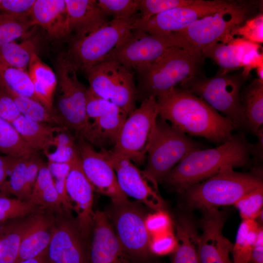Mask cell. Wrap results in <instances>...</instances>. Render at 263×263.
Returning <instances> with one entry per match:
<instances>
[{"label": "cell", "mask_w": 263, "mask_h": 263, "mask_svg": "<svg viewBox=\"0 0 263 263\" xmlns=\"http://www.w3.org/2000/svg\"><path fill=\"white\" fill-rule=\"evenodd\" d=\"M156 101L158 116L190 136L219 145L233 134L235 128L228 118L187 90L172 88L157 96Z\"/></svg>", "instance_id": "cell-1"}, {"label": "cell", "mask_w": 263, "mask_h": 263, "mask_svg": "<svg viewBox=\"0 0 263 263\" xmlns=\"http://www.w3.org/2000/svg\"><path fill=\"white\" fill-rule=\"evenodd\" d=\"M255 157V145L244 134L232 136L218 147L190 152L162 180L178 192L202 182L226 167H246Z\"/></svg>", "instance_id": "cell-2"}, {"label": "cell", "mask_w": 263, "mask_h": 263, "mask_svg": "<svg viewBox=\"0 0 263 263\" xmlns=\"http://www.w3.org/2000/svg\"><path fill=\"white\" fill-rule=\"evenodd\" d=\"M204 57L194 48H169L153 63L136 72V98L142 101L160 94L198 76Z\"/></svg>", "instance_id": "cell-3"}, {"label": "cell", "mask_w": 263, "mask_h": 263, "mask_svg": "<svg viewBox=\"0 0 263 263\" xmlns=\"http://www.w3.org/2000/svg\"><path fill=\"white\" fill-rule=\"evenodd\" d=\"M261 188L263 179L258 169L241 172L229 167L183 193L188 207L203 210L234 205L245 195Z\"/></svg>", "instance_id": "cell-4"}, {"label": "cell", "mask_w": 263, "mask_h": 263, "mask_svg": "<svg viewBox=\"0 0 263 263\" xmlns=\"http://www.w3.org/2000/svg\"><path fill=\"white\" fill-rule=\"evenodd\" d=\"M56 76L60 94L56 109L65 127L75 135L97 146L86 110L87 89L78 80L76 70L65 54L59 56L56 63Z\"/></svg>", "instance_id": "cell-5"}, {"label": "cell", "mask_w": 263, "mask_h": 263, "mask_svg": "<svg viewBox=\"0 0 263 263\" xmlns=\"http://www.w3.org/2000/svg\"><path fill=\"white\" fill-rule=\"evenodd\" d=\"M246 79L242 73L224 74L218 72L211 77L195 76L180 85L222 113L235 129L245 125L241 93Z\"/></svg>", "instance_id": "cell-6"}, {"label": "cell", "mask_w": 263, "mask_h": 263, "mask_svg": "<svg viewBox=\"0 0 263 263\" xmlns=\"http://www.w3.org/2000/svg\"><path fill=\"white\" fill-rule=\"evenodd\" d=\"M199 149L198 142L158 116L143 172L157 183L162 181L187 155Z\"/></svg>", "instance_id": "cell-7"}, {"label": "cell", "mask_w": 263, "mask_h": 263, "mask_svg": "<svg viewBox=\"0 0 263 263\" xmlns=\"http://www.w3.org/2000/svg\"><path fill=\"white\" fill-rule=\"evenodd\" d=\"M138 17L113 19L88 36L72 41L65 54L67 59L76 71H84L102 62L134 29Z\"/></svg>", "instance_id": "cell-8"}, {"label": "cell", "mask_w": 263, "mask_h": 263, "mask_svg": "<svg viewBox=\"0 0 263 263\" xmlns=\"http://www.w3.org/2000/svg\"><path fill=\"white\" fill-rule=\"evenodd\" d=\"M105 213L132 263H146L150 261L152 254L151 241L142 209L128 199L112 202Z\"/></svg>", "instance_id": "cell-9"}, {"label": "cell", "mask_w": 263, "mask_h": 263, "mask_svg": "<svg viewBox=\"0 0 263 263\" xmlns=\"http://www.w3.org/2000/svg\"><path fill=\"white\" fill-rule=\"evenodd\" d=\"M175 47L194 48L178 32L153 34L135 29L104 60L117 62L137 72Z\"/></svg>", "instance_id": "cell-10"}, {"label": "cell", "mask_w": 263, "mask_h": 263, "mask_svg": "<svg viewBox=\"0 0 263 263\" xmlns=\"http://www.w3.org/2000/svg\"><path fill=\"white\" fill-rule=\"evenodd\" d=\"M253 2L234 1L229 6L199 19L178 33L194 48L202 52L217 42L228 43L232 31L248 19Z\"/></svg>", "instance_id": "cell-11"}, {"label": "cell", "mask_w": 263, "mask_h": 263, "mask_svg": "<svg viewBox=\"0 0 263 263\" xmlns=\"http://www.w3.org/2000/svg\"><path fill=\"white\" fill-rule=\"evenodd\" d=\"M158 116L156 98L150 96L143 100L140 106L127 116L111 151L142 164L147 156Z\"/></svg>", "instance_id": "cell-12"}, {"label": "cell", "mask_w": 263, "mask_h": 263, "mask_svg": "<svg viewBox=\"0 0 263 263\" xmlns=\"http://www.w3.org/2000/svg\"><path fill=\"white\" fill-rule=\"evenodd\" d=\"M89 88L109 100L128 116L136 108V87L132 70L117 62L105 60L84 71Z\"/></svg>", "instance_id": "cell-13"}, {"label": "cell", "mask_w": 263, "mask_h": 263, "mask_svg": "<svg viewBox=\"0 0 263 263\" xmlns=\"http://www.w3.org/2000/svg\"><path fill=\"white\" fill-rule=\"evenodd\" d=\"M234 0H193L186 5L169 9L140 22L135 29L153 34H168L181 31L196 20L215 13L232 4Z\"/></svg>", "instance_id": "cell-14"}, {"label": "cell", "mask_w": 263, "mask_h": 263, "mask_svg": "<svg viewBox=\"0 0 263 263\" xmlns=\"http://www.w3.org/2000/svg\"><path fill=\"white\" fill-rule=\"evenodd\" d=\"M54 217L48 256L53 263H88L87 240L80 231L75 219L64 209Z\"/></svg>", "instance_id": "cell-15"}, {"label": "cell", "mask_w": 263, "mask_h": 263, "mask_svg": "<svg viewBox=\"0 0 263 263\" xmlns=\"http://www.w3.org/2000/svg\"><path fill=\"white\" fill-rule=\"evenodd\" d=\"M112 166L121 190L157 212L164 211V203L158 183L139 170L129 159L101 150Z\"/></svg>", "instance_id": "cell-16"}, {"label": "cell", "mask_w": 263, "mask_h": 263, "mask_svg": "<svg viewBox=\"0 0 263 263\" xmlns=\"http://www.w3.org/2000/svg\"><path fill=\"white\" fill-rule=\"evenodd\" d=\"M83 171L94 190L109 197L113 202L128 200L121 190L114 170L102 152L96 151L82 137L76 135Z\"/></svg>", "instance_id": "cell-17"}, {"label": "cell", "mask_w": 263, "mask_h": 263, "mask_svg": "<svg viewBox=\"0 0 263 263\" xmlns=\"http://www.w3.org/2000/svg\"><path fill=\"white\" fill-rule=\"evenodd\" d=\"M66 184L67 194L71 204L72 202L74 204L73 208L77 214L75 219L77 225L83 237L89 241L94 214V189L83 171L80 157L71 163Z\"/></svg>", "instance_id": "cell-18"}, {"label": "cell", "mask_w": 263, "mask_h": 263, "mask_svg": "<svg viewBox=\"0 0 263 263\" xmlns=\"http://www.w3.org/2000/svg\"><path fill=\"white\" fill-rule=\"evenodd\" d=\"M88 263H132L105 212L94 211Z\"/></svg>", "instance_id": "cell-19"}, {"label": "cell", "mask_w": 263, "mask_h": 263, "mask_svg": "<svg viewBox=\"0 0 263 263\" xmlns=\"http://www.w3.org/2000/svg\"><path fill=\"white\" fill-rule=\"evenodd\" d=\"M68 14V29L72 41L94 32L108 20L107 15L94 0H65Z\"/></svg>", "instance_id": "cell-20"}, {"label": "cell", "mask_w": 263, "mask_h": 263, "mask_svg": "<svg viewBox=\"0 0 263 263\" xmlns=\"http://www.w3.org/2000/svg\"><path fill=\"white\" fill-rule=\"evenodd\" d=\"M31 25L40 26L54 39L69 36L65 0H36L30 14Z\"/></svg>", "instance_id": "cell-21"}, {"label": "cell", "mask_w": 263, "mask_h": 263, "mask_svg": "<svg viewBox=\"0 0 263 263\" xmlns=\"http://www.w3.org/2000/svg\"><path fill=\"white\" fill-rule=\"evenodd\" d=\"M40 211L31 216L16 263L37 257L48 250L52 238L54 216L43 214L39 212Z\"/></svg>", "instance_id": "cell-22"}, {"label": "cell", "mask_w": 263, "mask_h": 263, "mask_svg": "<svg viewBox=\"0 0 263 263\" xmlns=\"http://www.w3.org/2000/svg\"><path fill=\"white\" fill-rule=\"evenodd\" d=\"M44 163L37 152L20 157L12 168L9 179L4 187L5 194L10 193L23 201H29L39 170Z\"/></svg>", "instance_id": "cell-23"}, {"label": "cell", "mask_w": 263, "mask_h": 263, "mask_svg": "<svg viewBox=\"0 0 263 263\" xmlns=\"http://www.w3.org/2000/svg\"><path fill=\"white\" fill-rule=\"evenodd\" d=\"M12 124L31 148L43 152L50 148L56 133L68 130L65 127L32 120L21 114Z\"/></svg>", "instance_id": "cell-24"}, {"label": "cell", "mask_w": 263, "mask_h": 263, "mask_svg": "<svg viewBox=\"0 0 263 263\" xmlns=\"http://www.w3.org/2000/svg\"><path fill=\"white\" fill-rule=\"evenodd\" d=\"M177 245L172 263H201L199 255L200 234L193 223L186 216L176 222Z\"/></svg>", "instance_id": "cell-25"}, {"label": "cell", "mask_w": 263, "mask_h": 263, "mask_svg": "<svg viewBox=\"0 0 263 263\" xmlns=\"http://www.w3.org/2000/svg\"><path fill=\"white\" fill-rule=\"evenodd\" d=\"M28 69L37 100L47 108L54 109V96L57 85L56 74L37 53L33 55Z\"/></svg>", "instance_id": "cell-26"}, {"label": "cell", "mask_w": 263, "mask_h": 263, "mask_svg": "<svg viewBox=\"0 0 263 263\" xmlns=\"http://www.w3.org/2000/svg\"><path fill=\"white\" fill-rule=\"evenodd\" d=\"M31 215L8 220L0 226V263H16L20 244L30 223Z\"/></svg>", "instance_id": "cell-27"}, {"label": "cell", "mask_w": 263, "mask_h": 263, "mask_svg": "<svg viewBox=\"0 0 263 263\" xmlns=\"http://www.w3.org/2000/svg\"><path fill=\"white\" fill-rule=\"evenodd\" d=\"M245 125L253 133L263 124V81L254 79L241 93Z\"/></svg>", "instance_id": "cell-28"}, {"label": "cell", "mask_w": 263, "mask_h": 263, "mask_svg": "<svg viewBox=\"0 0 263 263\" xmlns=\"http://www.w3.org/2000/svg\"><path fill=\"white\" fill-rule=\"evenodd\" d=\"M29 202L44 208L56 211L63 209L53 178L47 164L44 163L39 170Z\"/></svg>", "instance_id": "cell-29"}, {"label": "cell", "mask_w": 263, "mask_h": 263, "mask_svg": "<svg viewBox=\"0 0 263 263\" xmlns=\"http://www.w3.org/2000/svg\"><path fill=\"white\" fill-rule=\"evenodd\" d=\"M0 90L37 100L28 72L12 67L0 59Z\"/></svg>", "instance_id": "cell-30"}, {"label": "cell", "mask_w": 263, "mask_h": 263, "mask_svg": "<svg viewBox=\"0 0 263 263\" xmlns=\"http://www.w3.org/2000/svg\"><path fill=\"white\" fill-rule=\"evenodd\" d=\"M6 94L13 99L21 114L25 117L35 121L66 128L54 108L49 109L34 99L12 93Z\"/></svg>", "instance_id": "cell-31"}, {"label": "cell", "mask_w": 263, "mask_h": 263, "mask_svg": "<svg viewBox=\"0 0 263 263\" xmlns=\"http://www.w3.org/2000/svg\"><path fill=\"white\" fill-rule=\"evenodd\" d=\"M234 38L228 43L217 42L210 44L202 51L203 56L214 61L219 66V72H229L242 67L239 49Z\"/></svg>", "instance_id": "cell-32"}, {"label": "cell", "mask_w": 263, "mask_h": 263, "mask_svg": "<svg viewBox=\"0 0 263 263\" xmlns=\"http://www.w3.org/2000/svg\"><path fill=\"white\" fill-rule=\"evenodd\" d=\"M127 116L118 108L94 119L92 126L97 146L102 147L107 142L114 143Z\"/></svg>", "instance_id": "cell-33"}, {"label": "cell", "mask_w": 263, "mask_h": 263, "mask_svg": "<svg viewBox=\"0 0 263 263\" xmlns=\"http://www.w3.org/2000/svg\"><path fill=\"white\" fill-rule=\"evenodd\" d=\"M260 226L255 220H243L233 245L232 263H250L252 251Z\"/></svg>", "instance_id": "cell-34"}, {"label": "cell", "mask_w": 263, "mask_h": 263, "mask_svg": "<svg viewBox=\"0 0 263 263\" xmlns=\"http://www.w3.org/2000/svg\"><path fill=\"white\" fill-rule=\"evenodd\" d=\"M43 153L48 162L71 164L80 157L75 134L69 130L58 132L50 148Z\"/></svg>", "instance_id": "cell-35"}, {"label": "cell", "mask_w": 263, "mask_h": 263, "mask_svg": "<svg viewBox=\"0 0 263 263\" xmlns=\"http://www.w3.org/2000/svg\"><path fill=\"white\" fill-rule=\"evenodd\" d=\"M36 53L35 41L28 38L20 43L12 41L0 46V59L12 67L26 71Z\"/></svg>", "instance_id": "cell-36"}, {"label": "cell", "mask_w": 263, "mask_h": 263, "mask_svg": "<svg viewBox=\"0 0 263 263\" xmlns=\"http://www.w3.org/2000/svg\"><path fill=\"white\" fill-rule=\"evenodd\" d=\"M0 152L4 155L21 157L34 152L12 124L0 117Z\"/></svg>", "instance_id": "cell-37"}, {"label": "cell", "mask_w": 263, "mask_h": 263, "mask_svg": "<svg viewBox=\"0 0 263 263\" xmlns=\"http://www.w3.org/2000/svg\"><path fill=\"white\" fill-rule=\"evenodd\" d=\"M30 19L0 13V46L29 36Z\"/></svg>", "instance_id": "cell-38"}, {"label": "cell", "mask_w": 263, "mask_h": 263, "mask_svg": "<svg viewBox=\"0 0 263 263\" xmlns=\"http://www.w3.org/2000/svg\"><path fill=\"white\" fill-rule=\"evenodd\" d=\"M45 209L29 201H23L6 196H0V224L19 218Z\"/></svg>", "instance_id": "cell-39"}, {"label": "cell", "mask_w": 263, "mask_h": 263, "mask_svg": "<svg viewBox=\"0 0 263 263\" xmlns=\"http://www.w3.org/2000/svg\"><path fill=\"white\" fill-rule=\"evenodd\" d=\"M97 3L104 14L113 19H127L138 11V0H98Z\"/></svg>", "instance_id": "cell-40"}, {"label": "cell", "mask_w": 263, "mask_h": 263, "mask_svg": "<svg viewBox=\"0 0 263 263\" xmlns=\"http://www.w3.org/2000/svg\"><path fill=\"white\" fill-rule=\"evenodd\" d=\"M193 0H138V21H145L169 9L190 4Z\"/></svg>", "instance_id": "cell-41"}, {"label": "cell", "mask_w": 263, "mask_h": 263, "mask_svg": "<svg viewBox=\"0 0 263 263\" xmlns=\"http://www.w3.org/2000/svg\"><path fill=\"white\" fill-rule=\"evenodd\" d=\"M234 205L243 220H255L263 211V188L245 195Z\"/></svg>", "instance_id": "cell-42"}, {"label": "cell", "mask_w": 263, "mask_h": 263, "mask_svg": "<svg viewBox=\"0 0 263 263\" xmlns=\"http://www.w3.org/2000/svg\"><path fill=\"white\" fill-rule=\"evenodd\" d=\"M231 35H238L249 41L256 43L263 42V15L260 14L247 19L242 24L235 28Z\"/></svg>", "instance_id": "cell-43"}, {"label": "cell", "mask_w": 263, "mask_h": 263, "mask_svg": "<svg viewBox=\"0 0 263 263\" xmlns=\"http://www.w3.org/2000/svg\"><path fill=\"white\" fill-rule=\"evenodd\" d=\"M118 108L111 101L95 94L89 88L87 89L86 110L89 119H95L103 114Z\"/></svg>", "instance_id": "cell-44"}, {"label": "cell", "mask_w": 263, "mask_h": 263, "mask_svg": "<svg viewBox=\"0 0 263 263\" xmlns=\"http://www.w3.org/2000/svg\"><path fill=\"white\" fill-rule=\"evenodd\" d=\"M36 0H1L0 13L29 18Z\"/></svg>", "instance_id": "cell-45"}, {"label": "cell", "mask_w": 263, "mask_h": 263, "mask_svg": "<svg viewBox=\"0 0 263 263\" xmlns=\"http://www.w3.org/2000/svg\"><path fill=\"white\" fill-rule=\"evenodd\" d=\"M20 115L13 99L0 90V117L12 124Z\"/></svg>", "instance_id": "cell-46"}, {"label": "cell", "mask_w": 263, "mask_h": 263, "mask_svg": "<svg viewBox=\"0 0 263 263\" xmlns=\"http://www.w3.org/2000/svg\"><path fill=\"white\" fill-rule=\"evenodd\" d=\"M160 235L153 242H151L152 253L165 254L174 252L177 245L176 237L169 231Z\"/></svg>", "instance_id": "cell-47"}, {"label": "cell", "mask_w": 263, "mask_h": 263, "mask_svg": "<svg viewBox=\"0 0 263 263\" xmlns=\"http://www.w3.org/2000/svg\"><path fill=\"white\" fill-rule=\"evenodd\" d=\"M19 158L7 155L0 156V196H5L3 189L6 178Z\"/></svg>", "instance_id": "cell-48"}, {"label": "cell", "mask_w": 263, "mask_h": 263, "mask_svg": "<svg viewBox=\"0 0 263 263\" xmlns=\"http://www.w3.org/2000/svg\"><path fill=\"white\" fill-rule=\"evenodd\" d=\"M151 218L150 221L151 229L161 234L168 231L169 221L164 211H158L157 214Z\"/></svg>", "instance_id": "cell-49"}, {"label": "cell", "mask_w": 263, "mask_h": 263, "mask_svg": "<svg viewBox=\"0 0 263 263\" xmlns=\"http://www.w3.org/2000/svg\"><path fill=\"white\" fill-rule=\"evenodd\" d=\"M250 263H263V229L261 226L252 251Z\"/></svg>", "instance_id": "cell-50"}, {"label": "cell", "mask_w": 263, "mask_h": 263, "mask_svg": "<svg viewBox=\"0 0 263 263\" xmlns=\"http://www.w3.org/2000/svg\"><path fill=\"white\" fill-rule=\"evenodd\" d=\"M71 163L48 162L47 166L53 178L67 177L71 169Z\"/></svg>", "instance_id": "cell-51"}, {"label": "cell", "mask_w": 263, "mask_h": 263, "mask_svg": "<svg viewBox=\"0 0 263 263\" xmlns=\"http://www.w3.org/2000/svg\"><path fill=\"white\" fill-rule=\"evenodd\" d=\"M18 263H53L50 260L48 254V250L40 255L33 258H31L22 261Z\"/></svg>", "instance_id": "cell-52"}, {"label": "cell", "mask_w": 263, "mask_h": 263, "mask_svg": "<svg viewBox=\"0 0 263 263\" xmlns=\"http://www.w3.org/2000/svg\"><path fill=\"white\" fill-rule=\"evenodd\" d=\"M258 79L263 81V64L260 65L256 69Z\"/></svg>", "instance_id": "cell-53"}, {"label": "cell", "mask_w": 263, "mask_h": 263, "mask_svg": "<svg viewBox=\"0 0 263 263\" xmlns=\"http://www.w3.org/2000/svg\"><path fill=\"white\" fill-rule=\"evenodd\" d=\"M155 263L154 262H152L151 260L150 261H149V262H148L147 263Z\"/></svg>", "instance_id": "cell-54"}, {"label": "cell", "mask_w": 263, "mask_h": 263, "mask_svg": "<svg viewBox=\"0 0 263 263\" xmlns=\"http://www.w3.org/2000/svg\"><path fill=\"white\" fill-rule=\"evenodd\" d=\"M1 0H0V3H1Z\"/></svg>", "instance_id": "cell-55"}]
</instances>
